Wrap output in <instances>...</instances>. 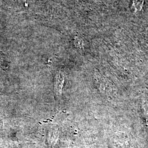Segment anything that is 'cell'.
Here are the masks:
<instances>
[{
	"instance_id": "obj_1",
	"label": "cell",
	"mask_w": 148,
	"mask_h": 148,
	"mask_svg": "<svg viewBox=\"0 0 148 148\" xmlns=\"http://www.w3.org/2000/svg\"><path fill=\"white\" fill-rule=\"evenodd\" d=\"M53 86L55 99L56 101H60L64 83V75L60 71H53Z\"/></svg>"
},
{
	"instance_id": "obj_2",
	"label": "cell",
	"mask_w": 148,
	"mask_h": 148,
	"mask_svg": "<svg viewBox=\"0 0 148 148\" xmlns=\"http://www.w3.org/2000/svg\"><path fill=\"white\" fill-rule=\"evenodd\" d=\"M0 66L2 69L7 70L10 67V63L6 58L5 54L0 51Z\"/></svg>"
}]
</instances>
